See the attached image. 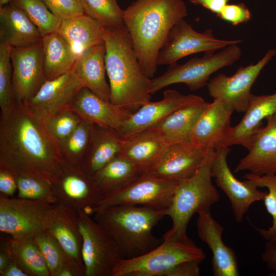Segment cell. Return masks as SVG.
<instances>
[{"instance_id": "obj_1", "label": "cell", "mask_w": 276, "mask_h": 276, "mask_svg": "<svg viewBox=\"0 0 276 276\" xmlns=\"http://www.w3.org/2000/svg\"><path fill=\"white\" fill-rule=\"evenodd\" d=\"M59 143L26 102L0 118V168L15 176L41 177L54 182L65 165Z\"/></svg>"}, {"instance_id": "obj_2", "label": "cell", "mask_w": 276, "mask_h": 276, "mask_svg": "<svg viewBox=\"0 0 276 276\" xmlns=\"http://www.w3.org/2000/svg\"><path fill=\"white\" fill-rule=\"evenodd\" d=\"M188 15L182 0H134L124 10V25L141 68L151 79L157 57L172 27Z\"/></svg>"}, {"instance_id": "obj_3", "label": "cell", "mask_w": 276, "mask_h": 276, "mask_svg": "<svg viewBox=\"0 0 276 276\" xmlns=\"http://www.w3.org/2000/svg\"><path fill=\"white\" fill-rule=\"evenodd\" d=\"M105 63L110 102L132 112L150 101L151 79L143 73L125 27H104Z\"/></svg>"}, {"instance_id": "obj_4", "label": "cell", "mask_w": 276, "mask_h": 276, "mask_svg": "<svg viewBox=\"0 0 276 276\" xmlns=\"http://www.w3.org/2000/svg\"><path fill=\"white\" fill-rule=\"evenodd\" d=\"M166 210L130 204L109 206L95 213L94 220L114 240L123 258L143 255L163 241L152 234V228L165 216Z\"/></svg>"}, {"instance_id": "obj_5", "label": "cell", "mask_w": 276, "mask_h": 276, "mask_svg": "<svg viewBox=\"0 0 276 276\" xmlns=\"http://www.w3.org/2000/svg\"><path fill=\"white\" fill-rule=\"evenodd\" d=\"M214 153L215 150L192 176L179 181L171 203L165 212L172 225L163 235V240L188 238L187 227L193 215L210 211L219 200L220 195L212 181L211 167Z\"/></svg>"}, {"instance_id": "obj_6", "label": "cell", "mask_w": 276, "mask_h": 276, "mask_svg": "<svg viewBox=\"0 0 276 276\" xmlns=\"http://www.w3.org/2000/svg\"><path fill=\"white\" fill-rule=\"evenodd\" d=\"M205 257L203 249L188 237L163 240L158 246L146 254L121 259L112 276H167L180 263L190 260L202 262Z\"/></svg>"}, {"instance_id": "obj_7", "label": "cell", "mask_w": 276, "mask_h": 276, "mask_svg": "<svg viewBox=\"0 0 276 276\" xmlns=\"http://www.w3.org/2000/svg\"><path fill=\"white\" fill-rule=\"evenodd\" d=\"M237 44L228 45L216 53H205L203 57L193 58L182 64L176 62L169 65L164 74L151 79L149 93L154 94L176 83H183L192 91L201 88L212 74L240 58L241 50Z\"/></svg>"}, {"instance_id": "obj_8", "label": "cell", "mask_w": 276, "mask_h": 276, "mask_svg": "<svg viewBox=\"0 0 276 276\" xmlns=\"http://www.w3.org/2000/svg\"><path fill=\"white\" fill-rule=\"evenodd\" d=\"M85 276H112L122 257L108 231L83 211H78Z\"/></svg>"}, {"instance_id": "obj_9", "label": "cell", "mask_w": 276, "mask_h": 276, "mask_svg": "<svg viewBox=\"0 0 276 276\" xmlns=\"http://www.w3.org/2000/svg\"><path fill=\"white\" fill-rule=\"evenodd\" d=\"M179 181L143 174L113 194L104 198L95 210L130 204L166 210L170 205Z\"/></svg>"}, {"instance_id": "obj_10", "label": "cell", "mask_w": 276, "mask_h": 276, "mask_svg": "<svg viewBox=\"0 0 276 276\" xmlns=\"http://www.w3.org/2000/svg\"><path fill=\"white\" fill-rule=\"evenodd\" d=\"M43 229L57 241L65 255L67 266L74 276H85L82 255L83 239L78 211L57 201L46 215Z\"/></svg>"}, {"instance_id": "obj_11", "label": "cell", "mask_w": 276, "mask_h": 276, "mask_svg": "<svg viewBox=\"0 0 276 276\" xmlns=\"http://www.w3.org/2000/svg\"><path fill=\"white\" fill-rule=\"evenodd\" d=\"M240 39L225 40L216 38L212 30L200 33L184 19L177 22L171 29L167 40L157 57V65H170L193 54L214 53L228 45L238 44Z\"/></svg>"}, {"instance_id": "obj_12", "label": "cell", "mask_w": 276, "mask_h": 276, "mask_svg": "<svg viewBox=\"0 0 276 276\" xmlns=\"http://www.w3.org/2000/svg\"><path fill=\"white\" fill-rule=\"evenodd\" d=\"M275 55L276 50L270 49L257 63L240 67L231 76L219 74L208 82L209 94L214 100L231 105L235 111L245 112L252 95L251 86L262 69Z\"/></svg>"}, {"instance_id": "obj_13", "label": "cell", "mask_w": 276, "mask_h": 276, "mask_svg": "<svg viewBox=\"0 0 276 276\" xmlns=\"http://www.w3.org/2000/svg\"><path fill=\"white\" fill-rule=\"evenodd\" d=\"M53 204L0 195V231L15 239L43 231L44 218Z\"/></svg>"}, {"instance_id": "obj_14", "label": "cell", "mask_w": 276, "mask_h": 276, "mask_svg": "<svg viewBox=\"0 0 276 276\" xmlns=\"http://www.w3.org/2000/svg\"><path fill=\"white\" fill-rule=\"evenodd\" d=\"M230 151L229 147H221L215 150L211 174L217 186L228 198L235 220L241 222L251 204L263 201L267 192L259 190L250 180L245 179L241 181L235 177L227 162Z\"/></svg>"}, {"instance_id": "obj_15", "label": "cell", "mask_w": 276, "mask_h": 276, "mask_svg": "<svg viewBox=\"0 0 276 276\" xmlns=\"http://www.w3.org/2000/svg\"><path fill=\"white\" fill-rule=\"evenodd\" d=\"M213 151L202 149L192 143L169 145L143 174L180 181L192 176Z\"/></svg>"}, {"instance_id": "obj_16", "label": "cell", "mask_w": 276, "mask_h": 276, "mask_svg": "<svg viewBox=\"0 0 276 276\" xmlns=\"http://www.w3.org/2000/svg\"><path fill=\"white\" fill-rule=\"evenodd\" d=\"M11 60L16 102H27L45 81L41 41L28 47L12 49Z\"/></svg>"}, {"instance_id": "obj_17", "label": "cell", "mask_w": 276, "mask_h": 276, "mask_svg": "<svg viewBox=\"0 0 276 276\" xmlns=\"http://www.w3.org/2000/svg\"><path fill=\"white\" fill-rule=\"evenodd\" d=\"M203 100L198 96L185 95L175 89L166 90L160 101H150L143 105L117 131L122 138L126 137L155 126L176 110Z\"/></svg>"}, {"instance_id": "obj_18", "label": "cell", "mask_w": 276, "mask_h": 276, "mask_svg": "<svg viewBox=\"0 0 276 276\" xmlns=\"http://www.w3.org/2000/svg\"><path fill=\"white\" fill-rule=\"evenodd\" d=\"M58 201L63 202L77 211H83L90 215L103 197L95 186L93 177L80 167L66 164L53 182Z\"/></svg>"}, {"instance_id": "obj_19", "label": "cell", "mask_w": 276, "mask_h": 276, "mask_svg": "<svg viewBox=\"0 0 276 276\" xmlns=\"http://www.w3.org/2000/svg\"><path fill=\"white\" fill-rule=\"evenodd\" d=\"M234 111L231 105L218 100L209 103L192 129L191 143L206 150L228 147L231 117Z\"/></svg>"}, {"instance_id": "obj_20", "label": "cell", "mask_w": 276, "mask_h": 276, "mask_svg": "<svg viewBox=\"0 0 276 276\" xmlns=\"http://www.w3.org/2000/svg\"><path fill=\"white\" fill-rule=\"evenodd\" d=\"M83 87L82 81L70 72L45 80L35 95L26 103L39 117L50 116L68 109Z\"/></svg>"}, {"instance_id": "obj_21", "label": "cell", "mask_w": 276, "mask_h": 276, "mask_svg": "<svg viewBox=\"0 0 276 276\" xmlns=\"http://www.w3.org/2000/svg\"><path fill=\"white\" fill-rule=\"evenodd\" d=\"M198 214L196 222L198 236L212 251L211 265L213 275H239L236 253L222 240L224 227L212 217L210 211L201 212Z\"/></svg>"}, {"instance_id": "obj_22", "label": "cell", "mask_w": 276, "mask_h": 276, "mask_svg": "<svg viewBox=\"0 0 276 276\" xmlns=\"http://www.w3.org/2000/svg\"><path fill=\"white\" fill-rule=\"evenodd\" d=\"M266 119V125L255 133L248 153L240 159L235 173L248 171L260 176L276 174V114Z\"/></svg>"}, {"instance_id": "obj_23", "label": "cell", "mask_w": 276, "mask_h": 276, "mask_svg": "<svg viewBox=\"0 0 276 276\" xmlns=\"http://www.w3.org/2000/svg\"><path fill=\"white\" fill-rule=\"evenodd\" d=\"M68 109L83 121L117 131L133 113L103 100L85 87L80 90Z\"/></svg>"}, {"instance_id": "obj_24", "label": "cell", "mask_w": 276, "mask_h": 276, "mask_svg": "<svg viewBox=\"0 0 276 276\" xmlns=\"http://www.w3.org/2000/svg\"><path fill=\"white\" fill-rule=\"evenodd\" d=\"M42 38L37 27L21 9L10 3L0 7V43L21 48L37 44Z\"/></svg>"}, {"instance_id": "obj_25", "label": "cell", "mask_w": 276, "mask_h": 276, "mask_svg": "<svg viewBox=\"0 0 276 276\" xmlns=\"http://www.w3.org/2000/svg\"><path fill=\"white\" fill-rule=\"evenodd\" d=\"M105 52L104 42L89 49L77 57L71 72L84 87L110 102V87L105 78Z\"/></svg>"}, {"instance_id": "obj_26", "label": "cell", "mask_w": 276, "mask_h": 276, "mask_svg": "<svg viewBox=\"0 0 276 276\" xmlns=\"http://www.w3.org/2000/svg\"><path fill=\"white\" fill-rule=\"evenodd\" d=\"M276 113V93L269 95H251L248 107L240 122L232 127L228 147L238 145L250 149L253 137L262 127L264 119Z\"/></svg>"}, {"instance_id": "obj_27", "label": "cell", "mask_w": 276, "mask_h": 276, "mask_svg": "<svg viewBox=\"0 0 276 276\" xmlns=\"http://www.w3.org/2000/svg\"><path fill=\"white\" fill-rule=\"evenodd\" d=\"M208 104L203 100L179 109L152 128L167 145L191 143L192 129Z\"/></svg>"}, {"instance_id": "obj_28", "label": "cell", "mask_w": 276, "mask_h": 276, "mask_svg": "<svg viewBox=\"0 0 276 276\" xmlns=\"http://www.w3.org/2000/svg\"><path fill=\"white\" fill-rule=\"evenodd\" d=\"M104 27L97 20L84 13L62 20L58 32L78 57L96 45L103 43Z\"/></svg>"}, {"instance_id": "obj_29", "label": "cell", "mask_w": 276, "mask_h": 276, "mask_svg": "<svg viewBox=\"0 0 276 276\" xmlns=\"http://www.w3.org/2000/svg\"><path fill=\"white\" fill-rule=\"evenodd\" d=\"M167 146L156 130L151 128L122 138L118 155L132 162L144 173Z\"/></svg>"}, {"instance_id": "obj_30", "label": "cell", "mask_w": 276, "mask_h": 276, "mask_svg": "<svg viewBox=\"0 0 276 276\" xmlns=\"http://www.w3.org/2000/svg\"><path fill=\"white\" fill-rule=\"evenodd\" d=\"M122 140L117 130L93 125L90 146L80 168L92 176L119 155Z\"/></svg>"}, {"instance_id": "obj_31", "label": "cell", "mask_w": 276, "mask_h": 276, "mask_svg": "<svg viewBox=\"0 0 276 276\" xmlns=\"http://www.w3.org/2000/svg\"><path fill=\"white\" fill-rule=\"evenodd\" d=\"M41 42L45 80H53L71 72L78 56L58 32L43 36Z\"/></svg>"}, {"instance_id": "obj_32", "label": "cell", "mask_w": 276, "mask_h": 276, "mask_svg": "<svg viewBox=\"0 0 276 276\" xmlns=\"http://www.w3.org/2000/svg\"><path fill=\"white\" fill-rule=\"evenodd\" d=\"M143 174L135 164L124 157L117 155L92 177L95 187L104 199Z\"/></svg>"}, {"instance_id": "obj_33", "label": "cell", "mask_w": 276, "mask_h": 276, "mask_svg": "<svg viewBox=\"0 0 276 276\" xmlns=\"http://www.w3.org/2000/svg\"><path fill=\"white\" fill-rule=\"evenodd\" d=\"M12 262L28 276H50L45 260L36 244L34 236L22 239L9 238L1 240Z\"/></svg>"}, {"instance_id": "obj_34", "label": "cell", "mask_w": 276, "mask_h": 276, "mask_svg": "<svg viewBox=\"0 0 276 276\" xmlns=\"http://www.w3.org/2000/svg\"><path fill=\"white\" fill-rule=\"evenodd\" d=\"M93 130V124L82 120L68 136L59 143L61 156L66 164L81 167L90 146Z\"/></svg>"}, {"instance_id": "obj_35", "label": "cell", "mask_w": 276, "mask_h": 276, "mask_svg": "<svg viewBox=\"0 0 276 276\" xmlns=\"http://www.w3.org/2000/svg\"><path fill=\"white\" fill-rule=\"evenodd\" d=\"M10 3L25 13L42 37L58 31L61 21L52 14L42 0H11Z\"/></svg>"}, {"instance_id": "obj_36", "label": "cell", "mask_w": 276, "mask_h": 276, "mask_svg": "<svg viewBox=\"0 0 276 276\" xmlns=\"http://www.w3.org/2000/svg\"><path fill=\"white\" fill-rule=\"evenodd\" d=\"M85 14L99 21L104 27H124V10L118 0H80Z\"/></svg>"}, {"instance_id": "obj_37", "label": "cell", "mask_w": 276, "mask_h": 276, "mask_svg": "<svg viewBox=\"0 0 276 276\" xmlns=\"http://www.w3.org/2000/svg\"><path fill=\"white\" fill-rule=\"evenodd\" d=\"M17 197L40 201L50 204L58 201L53 182L39 177L16 176Z\"/></svg>"}, {"instance_id": "obj_38", "label": "cell", "mask_w": 276, "mask_h": 276, "mask_svg": "<svg viewBox=\"0 0 276 276\" xmlns=\"http://www.w3.org/2000/svg\"><path fill=\"white\" fill-rule=\"evenodd\" d=\"M243 178L252 181L259 188L267 189L263 201L268 213L272 218L271 225L267 229L253 227L266 241L276 240V174L260 176L249 172L245 174Z\"/></svg>"}, {"instance_id": "obj_39", "label": "cell", "mask_w": 276, "mask_h": 276, "mask_svg": "<svg viewBox=\"0 0 276 276\" xmlns=\"http://www.w3.org/2000/svg\"><path fill=\"white\" fill-rule=\"evenodd\" d=\"M12 49L7 45L0 43V107L2 114L10 111L16 103L12 82Z\"/></svg>"}, {"instance_id": "obj_40", "label": "cell", "mask_w": 276, "mask_h": 276, "mask_svg": "<svg viewBox=\"0 0 276 276\" xmlns=\"http://www.w3.org/2000/svg\"><path fill=\"white\" fill-rule=\"evenodd\" d=\"M40 118L50 135L58 143L68 136L82 121L70 109Z\"/></svg>"}, {"instance_id": "obj_41", "label": "cell", "mask_w": 276, "mask_h": 276, "mask_svg": "<svg viewBox=\"0 0 276 276\" xmlns=\"http://www.w3.org/2000/svg\"><path fill=\"white\" fill-rule=\"evenodd\" d=\"M34 239L45 260L50 276H58L61 269L67 266L62 249L57 241L44 231L35 235Z\"/></svg>"}, {"instance_id": "obj_42", "label": "cell", "mask_w": 276, "mask_h": 276, "mask_svg": "<svg viewBox=\"0 0 276 276\" xmlns=\"http://www.w3.org/2000/svg\"><path fill=\"white\" fill-rule=\"evenodd\" d=\"M50 11L61 21L84 13L80 0H42Z\"/></svg>"}, {"instance_id": "obj_43", "label": "cell", "mask_w": 276, "mask_h": 276, "mask_svg": "<svg viewBox=\"0 0 276 276\" xmlns=\"http://www.w3.org/2000/svg\"><path fill=\"white\" fill-rule=\"evenodd\" d=\"M217 15L234 26L246 22L251 17L250 11L243 3L226 4Z\"/></svg>"}, {"instance_id": "obj_44", "label": "cell", "mask_w": 276, "mask_h": 276, "mask_svg": "<svg viewBox=\"0 0 276 276\" xmlns=\"http://www.w3.org/2000/svg\"><path fill=\"white\" fill-rule=\"evenodd\" d=\"M197 260H190L180 263L175 266L167 276H198L200 274V264Z\"/></svg>"}, {"instance_id": "obj_45", "label": "cell", "mask_w": 276, "mask_h": 276, "mask_svg": "<svg viewBox=\"0 0 276 276\" xmlns=\"http://www.w3.org/2000/svg\"><path fill=\"white\" fill-rule=\"evenodd\" d=\"M17 190L16 176L9 171L0 168V193L1 195L13 196Z\"/></svg>"}, {"instance_id": "obj_46", "label": "cell", "mask_w": 276, "mask_h": 276, "mask_svg": "<svg viewBox=\"0 0 276 276\" xmlns=\"http://www.w3.org/2000/svg\"><path fill=\"white\" fill-rule=\"evenodd\" d=\"M261 259L272 272L271 275L276 276V240L266 241Z\"/></svg>"}, {"instance_id": "obj_47", "label": "cell", "mask_w": 276, "mask_h": 276, "mask_svg": "<svg viewBox=\"0 0 276 276\" xmlns=\"http://www.w3.org/2000/svg\"><path fill=\"white\" fill-rule=\"evenodd\" d=\"M229 0H189L196 5H201L218 15Z\"/></svg>"}, {"instance_id": "obj_48", "label": "cell", "mask_w": 276, "mask_h": 276, "mask_svg": "<svg viewBox=\"0 0 276 276\" xmlns=\"http://www.w3.org/2000/svg\"><path fill=\"white\" fill-rule=\"evenodd\" d=\"M1 276H28L27 274L17 264L10 262L6 269L1 273Z\"/></svg>"}, {"instance_id": "obj_49", "label": "cell", "mask_w": 276, "mask_h": 276, "mask_svg": "<svg viewBox=\"0 0 276 276\" xmlns=\"http://www.w3.org/2000/svg\"><path fill=\"white\" fill-rule=\"evenodd\" d=\"M11 260L4 246L1 244L0 248V273L3 272L9 265Z\"/></svg>"}, {"instance_id": "obj_50", "label": "cell", "mask_w": 276, "mask_h": 276, "mask_svg": "<svg viewBox=\"0 0 276 276\" xmlns=\"http://www.w3.org/2000/svg\"><path fill=\"white\" fill-rule=\"evenodd\" d=\"M58 276H74V275L68 267L64 266L61 269Z\"/></svg>"}, {"instance_id": "obj_51", "label": "cell", "mask_w": 276, "mask_h": 276, "mask_svg": "<svg viewBox=\"0 0 276 276\" xmlns=\"http://www.w3.org/2000/svg\"><path fill=\"white\" fill-rule=\"evenodd\" d=\"M11 1V0H0V7L9 3Z\"/></svg>"}, {"instance_id": "obj_52", "label": "cell", "mask_w": 276, "mask_h": 276, "mask_svg": "<svg viewBox=\"0 0 276 276\" xmlns=\"http://www.w3.org/2000/svg\"><path fill=\"white\" fill-rule=\"evenodd\" d=\"M275 114H276V113H275Z\"/></svg>"}]
</instances>
